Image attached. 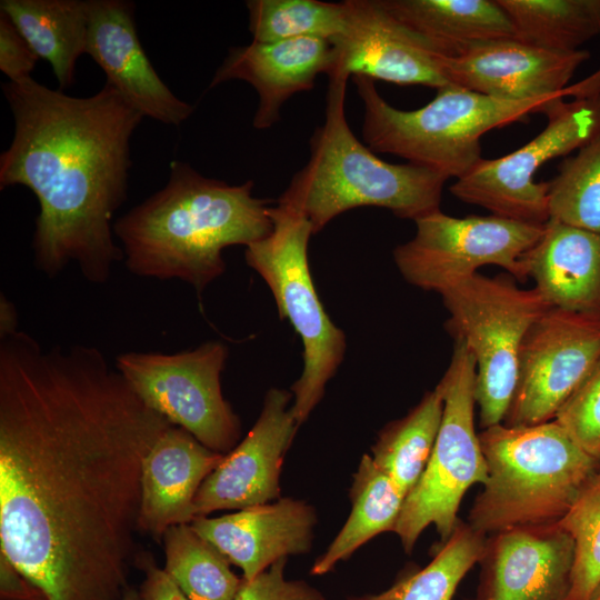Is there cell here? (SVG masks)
Instances as JSON below:
<instances>
[{
    "label": "cell",
    "mask_w": 600,
    "mask_h": 600,
    "mask_svg": "<svg viewBox=\"0 0 600 600\" xmlns=\"http://www.w3.org/2000/svg\"><path fill=\"white\" fill-rule=\"evenodd\" d=\"M287 558L271 564L266 571L243 583L234 600H326L320 591L301 580H287Z\"/></svg>",
    "instance_id": "cell-34"
},
{
    "label": "cell",
    "mask_w": 600,
    "mask_h": 600,
    "mask_svg": "<svg viewBox=\"0 0 600 600\" xmlns=\"http://www.w3.org/2000/svg\"><path fill=\"white\" fill-rule=\"evenodd\" d=\"M598 592H600V589H599V591H598ZM598 592H597V593H598ZM597 593H596V594H597Z\"/></svg>",
    "instance_id": "cell-41"
},
{
    "label": "cell",
    "mask_w": 600,
    "mask_h": 600,
    "mask_svg": "<svg viewBox=\"0 0 600 600\" xmlns=\"http://www.w3.org/2000/svg\"><path fill=\"white\" fill-rule=\"evenodd\" d=\"M549 182V220L600 233V130Z\"/></svg>",
    "instance_id": "cell-30"
},
{
    "label": "cell",
    "mask_w": 600,
    "mask_h": 600,
    "mask_svg": "<svg viewBox=\"0 0 600 600\" xmlns=\"http://www.w3.org/2000/svg\"><path fill=\"white\" fill-rule=\"evenodd\" d=\"M516 38L543 49L571 52L600 38V0H497Z\"/></svg>",
    "instance_id": "cell-27"
},
{
    "label": "cell",
    "mask_w": 600,
    "mask_h": 600,
    "mask_svg": "<svg viewBox=\"0 0 600 600\" xmlns=\"http://www.w3.org/2000/svg\"><path fill=\"white\" fill-rule=\"evenodd\" d=\"M597 474L600 477V461L598 462Z\"/></svg>",
    "instance_id": "cell-40"
},
{
    "label": "cell",
    "mask_w": 600,
    "mask_h": 600,
    "mask_svg": "<svg viewBox=\"0 0 600 600\" xmlns=\"http://www.w3.org/2000/svg\"><path fill=\"white\" fill-rule=\"evenodd\" d=\"M333 66L334 50L328 40H252L247 46L229 50L217 69L210 88L232 79L251 84L259 96L252 126L257 130H266L280 119L281 108L289 98L311 90L318 74L329 76Z\"/></svg>",
    "instance_id": "cell-20"
},
{
    "label": "cell",
    "mask_w": 600,
    "mask_h": 600,
    "mask_svg": "<svg viewBox=\"0 0 600 600\" xmlns=\"http://www.w3.org/2000/svg\"><path fill=\"white\" fill-rule=\"evenodd\" d=\"M446 329L476 361V404L480 426L503 422L518 378L519 353L532 323L551 308L540 292L504 276L474 274L441 294Z\"/></svg>",
    "instance_id": "cell-8"
},
{
    "label": "cell",
    "mask_w": 600,
    "mask_h": 600,
    "mask_svg": "<svg viewBox=\"0 0 600 600\" xmlns=\"http://www.w3.org/2000/svg\"><path fill=\"white\" fill-rule=\"evenodd\" d=\"M170 426L98 348L0 337V553L46 600H120Z\"/></svg>",
    "instance_id": "cell-1"
},
{
    "label": "cell",
    "mask_w": 600,
    "mask_h": 600,
    "mask_svg": "<svg viewBox=\"0 0 600 600\" xmlns=\"http://www.w3.org/2000/svg\"><path fill=\"white\" fill-rule=\"evenodd\" d=\"M0 592L11 600H46L31 583L2 553H0Z\"/></svg>",
    "instance_id": "cell-37"
},
{
    "label": "cell",
    "mask_w": 600,
    "mask_h": 600,
    "mask_svg": "<svg viewBox=\"0 0 600 600\" xmlns=\"http://www.w3.org/2000/svg\"><path fill=\"white\" fill-rule=\"evenodd\" d=\"M324 122L310 139V158L279 199L301 210L313 234L339 214L358 207H380L417 220L440 209L447 177L416 163H390L363 144L346 117L349 76H329Z\"/></svg>",
    "instance_id": "cell-4"
},
{
    "label": "cell",
    "mask_w": 600,
    "mask_h": 600,
    "mask_svg": "<svg viewBox=\"0 0 600 600\" xmlns=\"http://www.w3.org/2000/svg\"><path fill=\"white\" fill-rule=\"evenodd\" d=\"M343 3V31L330 41L334 50L331 72L437 90L449 86L441 70V56L390 13L381 0Z\"/></svg>",
    "instance_id": "cell-15"
},
{
    "label": "cell",
    "mask_w": 600,
    "mask_h": 600,
    "mask_svg": "<svg viewBox=\"0 0 600 600\" xmlns=\"http://www.w3.org/2000/svg\"><path fill=\"white\" fill-rule=\"evenodd\" d=\"M387 10L437 53L458 57L493 40L516 38L497 0H381Z\"/></svg>",
    "instance_id": "cell-23"
},
{
    "label": "cell",
    "mask_w": 600,
    "mask_h": 600,
    "mask_svg": "<svg viewBox=\"0 0 600 600\" xmlns=\"http://www.w3.org/2000/svg\"><path fill=\"white\" fill-rule=\"evenodd\" d=\"M14 131L0 157V189L29 188L39 202L34 266L56 277L76 263L102 284L123 251L112 219L127 198L130 140L143 116L109 82L88 98L31 77L2 86Z\"/></svg>",
    "instance_id": "cell-2"
},
{
    "label": "cell",
    "mask_w": 600,
    "mask_h": 600,
    "mask_svg": "<svg viewBox=\"0 0 600 600\" xmlns=\"http://www.w3.org/2000/svg\"><path fill=\"white\" fill-rule=\"evenodd\" d=\"M479 563L477 600H569L573 541L558 522L491 534Z\"/></svg>",
    "instance_id": "cell-16"
},
{
    "label": "cell",
    "mask_w": 600,
    "mask_h": 600,
    "mask_svg": "<svg viewBox=\"0 0 600 600\" xmlns=\"http://www.w3.org/2000/svg\"><path fill=\"white\" fill-rule=\"evenodd\" d=\"M587 50L560 52L517 38L478 44L458 57L440 58L449 84L504 100H527L566 92Z\"/></svg>",
    "instance_id": "cell-17"
},
{
    "label": "cell",
    "mask_w": 600,
    "mask_h": 600,
    "mask_svg": "<svg viewBox=\"0 0 600 600\" xmlns=\"http://www.w3.org/2000/svg\"><path fill=\"white\" fill-rule=\"evenodd\" d=\"M438 386L443 413L436 443L420 479L404 498L393 529L408 553L430 524L446 542L459 522L457 514L467 490L487 479L474 427L476 361L462 341L454 340L450 363Z\"/></svg>",
    "instance_id": "cell-9"
},
{
    "label": "cell",
    "mask_w": 600,
    "mask_h": 600,
    "mask_svg": "<svg viewBox=\"0 0 600 600\" xmlns=\"http://www.w3.org/2000/svg\"><path fill=\"white\" fill-rule=\"evenodd\" d=\"M269 216L271 232L246 247L244 258L270 288L280 318L288 319L303 343V370L291 388V410L300 426L342 362L346 336L330 320L313 286L308 260L311 222L281 199L269 208Z\"/></svg>",
    "instance_id": "cell-7"
},
{
    "label": "cell",
    "mask_w": 600,
    "mask_h": 600,
    "mask_svg": "<svg viewBox=\"0 0 600 600\" xmlns=\"http://www.w3.org/2000/svg\"><path fill=\"white\" fill-rule=\"evenodd\" d=\"M223 457L170 426L143 462L138 530L159 541L170 527L190 523L196 494Z\"/></svg>",
    "instance_id": "cell-21"
},
{
    "label": "cell",
    "mask_w": 600,
    "mask_h": 600,
    "mask_svg": "<svg viewBox=\"0 0 600 600\" xmlns=\"http://www.w3.org/2000/svg\"><path fill=\"white\" fill-rule=\"evenodd\" d=\"M246 4L253 41L278 42L297 38L332 41L344 28L343 1L249 0Z\"/></svg>",
    "instance_id": "cell-31"
},
{
    "label": "cell",
    "mask_w": 600,
    "mask_h": 600,
    "mask_svg": "<svg viewBox=\"0 0 600 600\" xmlns=\"http://www.w3.org/2000/svg\"><path fill=\"white\" fill-rule=\"evenodd\" d=\"M87 53L99 64L126 101L143 117L179 126L193 107L166 86L137 34L133 4L122 0H89Z\"/></svg>",
    "instance_id": "cell-18"
},
{
    "label": "cell",
    "mask_w": 600,
    "mask_h": 600,
    "mask_svg": "<svg viewBox=\"0 0 600 600\" xmlns=\"http://www.w3.org/2000/svg\"><path fill=\"white\" fill-rule=\"evenodd\" d=\"M592 600H600V592H598L593 598Z\"/></svg>",
    "instance_id": "cell-39"
},
{
    "label": "cell",
    "mask_w": 600,
    "mask_h": 600,
    "mask_svg": "<svg viewBox=\"0 0 600 600\" xmlns=\"http://www.w3.org/2000/svg\"><path fill=\"white\" fill-rule=\"evenodd\" d=\"M599 361L600 316L549 308L524 336L514 393L502 423L553 420Z\"/></svg>",
    "instance_id": "cell-13"
},
{
    "label": "cell",
    "mask_w": 600,
    "mask_h": 600,
    "mask_svg": "<svg viewBox=\"0 0 600 600\" xmlns=\"http://www.w3.org/2000/svg\"><path fill=\"white\" fill-rule=\"evenodd\" d=\"M38 57L9 17L0 13V70L17 81L31 77Z\"/></svg>",
    "instance_id": "cell-35"
},
{
    "label": "cell",
    "mask_w": 600,
    "mask_h": 600,
    "mask_svg": "<svg viewBox=\"0 0 600 600\" xmlns=\"http://www.w3.org/2000/svg\"><path fill=\"white\" fill-rule=\"evenodd\" d=\"M486 540L487 536L459 521L424 568L403 577L381 593L348 600H452L461 580L479 563Z\"/></svg>",
    "instance_id": "cell-29"
},
{
    "label": "cell",
    "mask_w": 600,
    "mask_h": 600,
    "mask_svg": "<svg viewBox=\"0 0 600 600\" xmlns=\"http://www.w3.org/2000/svg\"><path fill=\"white\" fill-rule=\"evenodd\" d=\"M0 10L37 57L50 63L60 89L70 87L77 60L87 53L89 1L1 0Z\"/></svg>",
    "instance_id": "cell-24"
},
{
    "label": "cell",
    "mask_w": 600,
    "mask_h": 600,
    "mask_svg": "<svg viewBox=\"0 0 600 600\" xmlns=\"http://www.w3.org/2000/svg\"><path fill=\"white\" fill-rule=\"evenodd\" d=\"M253 186L207 178L172 161L167 184L113 223L127 269L202 292L224 272L226 248L248 247L272 230L269 201L254 197Z\"/></svg>",
    "instance_id": "cell-3"
},
{
    "label": "cell",
    "mask_w": 600,
    "mask_h": 600,
    "mask_svg": "<svg viewBox=\"0 0 600 600\" xmlns=\"http://www.w3.org/2000/svg\"><path fill=\"white\" fill-rule=\"evenodd\" d=\"M283 389H270L259 418L200 486L193 519L226 509L241 510L279 499L280 473L298 423Z\"/></svg>",
    "instance_id": "cell-14"
},
{
    "label": "cell",
    "mask_w": 600,
    "mask_h": 600,
    "mask_svg": "<svg viewBox=\"0 0 600 600\" xmlns=\"http://www.w3.org/2000/svg\"><path fill=\"white\" fill-rule=\"evenodd\" d=\"M351 512L328 549L316 560L311 573L321 576L348 559L373 537L394 529L404 496L392 480L363 454L350 489Z\"/></svg>",
    "instance_id": "cell-25"
},
{
    "label": "cell",
    "mask_w": 600,
    "mask_h": 600,
    "mask_svg": "<svg viewBox=\"0 0 600 600\" xmlns=\"http://www.w3.org/2000/svg\"><path fill=\"white\" fill-rule=\"evenodd\" d=\"M442 413L443 396L437 384L404 417L387 424L371 448L374 463L404 498L430 459Z\"/></svg>",
    "instance_id": "cell-26"
},
{
    "label": "cell",
    "mask_w": 600,
    "mask_h": 600,
    "mask_svg": "<svg viewBox=\"0 0 600 600\" xmlns=\"http://www.w3.org/2000/svg\"><path fill=\"white\" fill-rule=\"evenodd\" d=\"M164 570L189 600H234L243 578L190 523L170 527L162 537Z\"/></svg>",
    "instance_id": "cell-28"
},
{
    "label": "cell",
    "mask_w": 600,
    "mask_h": 600,
    "mask_svg": "<svg viewBox=\"0 0 600 600\" xmlns=\"http://www.w3.org/2000/svg\"><path fill=\"white\" fill-rule=\"evenodd\" d=\"M526 266L551 308L600 316V233L548 220Z\"/></svg>",
    "instance_id": "cell-22"
},
{
    "label": "cell",
    "mask_w": 600,
    "mask_h": 600,
    "mask_svg": "<svg viewBox=\"0 0 600 600\" xmlns=\"http://www.w3.org/2000/svg\"><path fill=\"white\" fill-rule=\"evenodd\" d=\"M228 348L208 341L176 353L124 352L116 368L133 391L172 426L226 454L238 443L241 424L221 390Z\"/></svg>",
    "instance_id": "cell-11"
},
{
    "label": "cell",
    "mask_w": 600,
    "mask_h": 600,
    "mask_svg": "<svg viewBox=\"0 0 600 600\" xmlns=\"http://www.w3.org/2000/svg\"><path fill=\"white\" fill-rule=\"evenodd\" d=\"M414 223L413 238L393 250L394 263L407 282L439 294L484 266L501 267L526 282V257L544 229L494 214L458 218L440 209Z\"/></svg>",
    "instance_id": "cell-10"
},
{
    "label": "cell",
    "mask_w": 600,
    "mask_h": 600,
    "mask_svg": "<svg viewBox=\"0 0 600 600\" xmlns=\"http://www.w3.org/2000/svg\"><path fill=\"white\" fill-rule=\"evenodd\" d=\"M544 129L516 151L481 159L456 180L450 192L491 214L544 224L549 220V182H537L538 169L553 158L578 150L600 130V92L561 100L546 113Z\"/></svg>",
    "instance_id": "cell-12"
},
{
    "label": "cell",
    "mask_w": 600,
    "mask_h": 600,
    "mask_svg": "<svg viewBox=\"0 0 600 600\" xmlns=\"http://www.w3.org/2000/svg\"><path fill=\"white\" fill-rule=\"evenodd\" d=\"M487 479L468 524L487 536L558 522L597 473L598 461L554 420L500 423L479 433Z\"/></svg>",
    "instance_id": "cell-6"
},
{
    "label": "cell",
    "mask_w": 600,
    "mask_h": 600,
    "mask_svg": "<svg viewBox=\"0 0 600 600\" xmlns=\"http://www.w3.org/2000/svg\"><path fill=\"white\" fill-rule=\"evenodd\" d=\"M140 567L144 572L142 600H189L166 570L154 563L152 557L143 554Z\"/></svg>",
    "instance_id": "cell-36"
},
{
    "label": "cell",
    "mask_w": 600,
    "mask_h": 600,
    "mask_svg": "<svg viewBox=\"0 0 600 600\" xmlns=\"http://www.w3.org/2000/svg\"><path fill=\"white\" fill-rule=\"evenodd\" d=\"M316 523L311 506L279 498L222 517H198L190 526L250 581L276 561L310 551Z\"/></svg>",
    "instance_id": "cell-19"
},
{
    "label": "cell",
    "mask_w": 600,
    "mask_h": 600,
    "mask_svg": "<svg viewBox=\"0 0 600 600\" xmlns=\"http://www.w3.org/2000/svg\"><path fill=\"white\" fill-rule=\"evenodd\" d=\"M18 331L17 309L6 296L0 299V337Z\"/></svg>",
    "instance_id": "cell-38"
},
{
    "label": "cell",
    "mask_w": 600,
    "mask_h": 600,
    "mask_svg": "<svg viewBox=\"0 0 600 600\" xmlns=\"http://www.w3.org/2000/svg\"><path fill=\"white\" fill-rule=\"evenodd\" d=\"M553 420L583 451L600 461V361Z\"/></svg>",
    "instance_id": "cell-33"
},
{
    "label": "cell",
    "mask_w": 600,
    "mask_h": 600,
    "mask_svg": "<svg viewBox=\"0 0 600 600\" xmlns=\"http://www.w3.org/2000/svg\"><path fill=\"white\" fill-rule=\"evenodd\" d=\"M364 107L362 138L379 153H390L456 180L481 159V137L496 128L547 113L558 101L600 92L593 76L560 94L504 100L449 84L414 110L392 107L378 92L374 80L351 77Z\"/></svg>",
    "instance_id": "cell-5"
},
{
    "label": "cell",
    "mask_w": 600,
    "mask_h": 600,
    "mask_svg": "<svg viewBox=\"0 0 600 600\" xmlns=\"http://www.w3.org/2000/svg\"><path fill=\"white\" fill-rule=\"evenodd\" d=\"M558 523L573 541L569 600H592L600 589V477L597 473Z\"/></svg>",
    "instance_id": "cell-32"
}]
</instances>
